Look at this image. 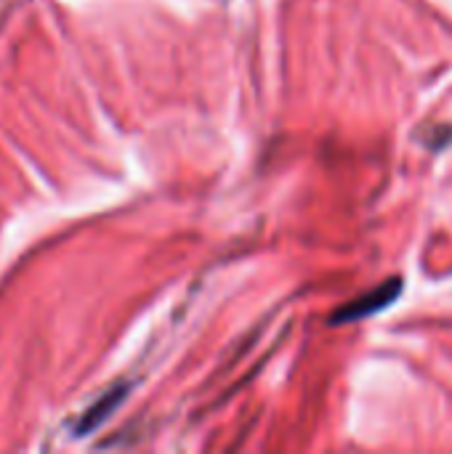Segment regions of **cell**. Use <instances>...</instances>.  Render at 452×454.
Wrapping results in <instances>:
<instances>
[{
    "instance_id": "obj_1",
    "label": "cell",
    "mask_w": 452,
    "mask_h": 454,
    "mask_svg": "<svg viewBox=\"0 0 452 454\" xmlns=\"http://www.w3.org/2000/svg\"><path fill=\"white\" fill-rule=\"evenodd\" d=\"M400 290H402V287H400L397 279H394V282H386V285L370 290L368 295H362V298L346 303L344 309H338V314L333 317V322H357V319H365V317H370V314L386 309L389 303H394V301L400 298Z\"/></svg>"
},
{
    "instance_id": "obj_2",
    "label": "cell",
    "mask_w": 452,
    "mask_h": 454,
    "mask_svg": "<svg viewBox=\"0 0 452 454\" xmlns=\"http://www.w3.org/2000/svg\"><path fill=\"white\" fill-rule=\"evenodd\" d=\"M123 396H125V391L123 388H115L112 394H107L99 404H93L91 410H88V415L83 418V426L77 428V434L83 436V434H88L91 428H96L99 423H104L107 420V415L115 410V404H120L123 402Z\"/></svg>"
}]
</instances>
